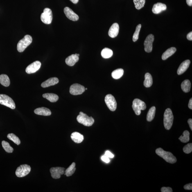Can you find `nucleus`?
Here are the masks:
<instances>
[{
    "label": "nucleus",
    "instance_id": "1",
    "mask_svg": "<svg viewBox=\"0 0 192 192\" xmlns=\"http://www.w3.org/2000/svg\"><path fill=\"white\" fill-rule=\"evenodd\" d=\"M155 153L159 157L162 158L166 162L174 164L177 162V159L171 152L165 151L162 148H159L155 150Z\"/></svg>",
    "mask_w": 192,
    "mask_h": 192
},
{
    "label": "nucleus",
    "instance_id": "2",
    "mask_svg": "<svg viewBox=\"0 0 192 192\" xmlns=\"http://www.w3.org/2000/svg\"><path fill=\"white\" fill-rule=\"evenodd\" d=\"M77 120L79 123L86 126H91L94 123V120L92 117H89L82 112H80Z\"/></svg>",
    "mask_w": 192,
    "mask_h": 192
},
{
    "label": "nucleus",
    "instance_id": "3",
    "mask_svg": "<svg viewBox=\"0 0 192 192\" xmlns=\"http://www.w3.org/2000/svg\"><path fill=\"white\" fill-rule=\"evenodd\" d=\"M174 116L172 111L169 108L165 110L164 115V124L165 128L169 130L173 125Z\"/></svg>",
    "mask_w": 192,
    "mask_h": 192
},
{
    "label": "nucleus",
    "instance_id": "4",
    "mask_svg": "<svg viewBox=\"0 0 192 192\" xmlns=\"http://www.w3.org/2000/svg\"><path fill=\"white\" fill-rule=\"evenodd\" d=\"M33 41L32 37L29 35L25 36L24 38L18 43L17 49L18 51L22 53L31 44Z\"/></svg>",
    "mask_w": 192,
    "mask_h": 192
},
{
    "label": "nucleus",
    "instance_id": "5",
    "mask_svg": "<svg viewBox=\"0 0 192 192\" xmlns=\"http://www.w3.org/2000/svg\"><path fill=\"white\" fill-rule=\"evenodd\" d=\"M132 107L136 115H139L141 114V110L146 109V106L144 101L139 99H135L133 101Z\"/></svg>",
    "mask_w": 192,
    "mask_h": 192
},
{
    "label": "nucleus",
    "instance_id": "6",
    "mask_svg": "<svg viewBox=\"0 0 192 192\" xmlns=\"http://www.w3.org/2000/svg\"><path fill=\"white\" fill-rule=\"evenodd\" d=\"M0 104L12 109L15 108V104L11 98L5 94H0Z\"/></svg>",
    "mask_w": 192,
    "mask_h": 192
},
{
    "label": "nucleus",
    "instance_id": "7",
    "mask_svg": "<svg viewBox=\"0 0 192 192\" xmlns=\"http://www.w3.org/2000/svg\"><path fill=\"white\" fill-rule=\"evenodd\" d=\"M31 169V167L29 165L27 164L20 165L16 170V175L17 177H24L30 173Z\"/></svg>",
    "mask_w": 192,
    "mask_h": 192
},
{
    "label": "nucleus",
    "instance_id": "8",
    "mask_svg": "<svg viewBox=\"0 0 192 192\" xmlns=\"http://www.w3.org/2000/svg\"><path fill=\"white\" fill-rule=\"evenodd\" d=\"M53 13L51 9L45 8L44 12L41 15V20L43 23L46 24H51L53 20Z\"/></svg>",
    "mask_w": 192,
    "mask_h": 192
},
{
    "label": "nucleus",
    "instance_id": "9",
    "mask_svg": "<svg viewBox=\"0 0 192 192\" xmlns=\"http://www.w3.org/2000/svg\"><path fill=\"white\" fill-rule=\"evenodd\" d=\"M105 103L110 110L114 112L117 108V103L114 97L112 94H109L106 96L105 98Z\"/></svg>",
    "mask_w": 192,
    "mask_h": 192
},
{
    "label": "nucleus",
    "instance_id": "10",
    "mask_svg": "<svg viewBox=\"0 0 192 192\" xmlns=\"http://www.w3.org/2000/svg\"><path fill=\"white\" fill-rule=\"evenodd\" d=\"M85 91V87L78 84H72L70 88L69 89L70 93L74 96L82 94Z\"/></svg>",
    "mask_w": 192,
    "mask_h": 192
},
{
    "label": "nucleus",
    "instance_id": "11",
    "mask_svg": "<svg viewBox=\"0 0 192 192\" xmlns=\"http://www.w3.org/2000/svg\"><path fill=\"white\" fill-rule=\"evenodd\" d=\"M65 169L60 167H53L50 169V172L52 177L54 179L60 178L61 176L65 173Z\"/></svg>",
    "mask_w": 192,
    "mask_h": 192
},
{
    "label": "nucleus",
    "instance_id": "12",
    "mask_svg": "<svg viewBox=\"0 0 192 192\" xmlns=\"http://www.w3.org/2000/svg\"><path fill=\"white\" fill-rule=\"evenodd\" d=\"M154 40L153 35L150 34L146 37L144 42L145 50L147 53L151 52L153 48V43Z\"/></svg>",
    "mask_w": 192,
    "mask_h": 192
},
{
    "label": "nucleus",
    "instance_id": "13",
    "mask_svg": "<svg viewBox=\"0 0 192 192\" xmlns=\"http://www.w3.org/2000/svg\"><path fill=\"white\" fill-rule=\"evenodd\" d=\"M41 65V63L39 61H36L27 67L26 72L28 74L35 73L40 69Z\"/></svg>",
    "mask_w": 192,
    "mask_h": 192
},
{
    "label": "nucleus",
    "instance_id": "14",
    "mask_svg": "<svg viewBox=\"0 0 192 192\" xmlns=\"http://www.w3.org/2000/svg\"><path fill=\"white\" fill-rule=\"evenodd\" d=\"M64 14L68 19L73 21H76L79 19V17L71 8L66 7L64 8Z\"/></svg>",
    "mask_w": 192,
    "mask_h": 192
},
{
    "label": "nucleus",
    "instance_id": "15",
    "mask_svg": "<svg viewBox=\"0 0 192 192\" xmlns=\"http://www.w3.org/2000/svg\"><path fill=\"white\" fill-rule=\"evenodd\" d=\"M119 25L117 23H115L112 25L109 29L108 32L109 37L112 38H115L117 36L119 33Z\"/></svg>",
    "mask_w": 192,
    "mask_h": 192
},
{
    "label": "nucleus",
    "instance_id": "16",
    "mask_svg": "<svg viewBox=\"0 0 192 192\" xmlns=\"http://www.w3.org/2000/svg\"><path fill=\"white\" fill-rule=\"evenodd\" d=\"M166 5L162 3H158L154 5L152 11L154 14H158L166 10Z\"/></svg>",
    "mask_w": 192,
    "mask_h": 192
},
{
    "label": "nucleus",
    "instance_id": "17",
    "mask_svg": "<svg viewBox=\"0 0 192 192\" xmlns=\"http://www.w3.org/2000/svg\"><path fill=\"white\" fill-rule=\"evenodd\" d=\"M59 82V80L56 77L50 78L41 84V86L42 88H46L50 86L54 85Z\"/></svg>",
    "mask_w": 192,
    "mask_h": 192
},
{
    "label": "nucleus",
    "instance_id": "18",
    "mask_svg": "<svg viewBox=\"0 0 192 192\" xmlns=\"http://www.w3.org/2000/svg\"><path fill=\"white\" fill-rule=\"evenodd\" d=\"M190 64L191 61L189 60H186L183 62L177 69V74L181 75L185 72L189 68Z\"/></svg>",
    "mask_w": 192,
    "mask_h": 192
},
{
    "label": "nucleus",
    "instance_id": "19",
    "mask_svg": "<svg viewBox=\"0 0 192 192\" xmlns=\"http://www.w3.org/2000/svg\"><path fill=\"white\" fill-rule=\"evenodd\" d=\"M34 113L38 115L48 116L51 114V111L50 109L45 107H39L35 109Z\"/></svg>",
    "mask_w": 192,
    "mask_h": 192
},
{
    "label": "nucleus",
    "instance_id": "20",
    "mask_svg": "<svg viewBox=\"0 0 192 192\" xmlns=\"http://www.w3.org/2000/svg\"><path fill=\"white\" fill-rule=\"evenodd\" d=\"M79 60V57L75 54H73L66 58L65 62L66 64L68 66H72L78 61Z\"/></svg>",
    "mask_w": 192,
    "mask_h": 192
},
{
    "label": "nucleus",
    "instance_id": "21",
    "mask_svg": "<svg viewBox=\"0 0 192 192\" xmlns=\"http://www.w3.org/2000/svg\"><path fill=\"white\" fill-rule=\"evenodd\" d=\"M71 137L72 139L77 143L82 142L84 139L83 136L78 132H73L72 134Z\"/></svg>",
    "mask_w": 192,
    "mask_h": 192
},
{
    "label": "nucleus",
    "instance_id": "22",
    "mask_svg": "<svg viewBox=\"0 0 192 192\" xmlns=\"http://www.w3.org/2000/svg\"><path fill=\"white\" fill-rule=\"evenodd\" d=\"M42 96L52 103L57 101L59 99L58 96L53 93H45L42 95Z\"/></svg>",
    "mask_w": 192,
    "mask_h": 192
},
{
    "label": "nucleus",
    "instance_id": "23",
    "mask_svg": "<svg viewBox=\"0 0 192 192\" xmlns=\"http://www.w3.org/2000/svg\"><path fill=\"white\" fill-rule=\"evenodd\" d=\"M176 51L177 49L175 47H172L169 48L163 53L162 57H161L162 60H166L169 57L173 55Z\"/></svg>",
    "mask_w": 192,
    "mask_h": 192
},
{
    "label": "nucleus",
    "instance_id": "24",
    "mask_svg": "<svg viewBox=\"0 0 192 192\" xmlns=\"http://www.w3.org/2000/svg\"><path fill=\"white\" fill-rule=\"evenodd\" d=\"M143 84L146 88L150 87L153 84V78L150 73H147L145 74V80Z\"/></svg>",
    "mask_w": 192,
    "mask_h": 192
},
{
    "label": "nucleus",
    "instance_id": "25",
    "mask_svg": "<svg viewBox=\"0 0 192 192\" xmlns=\"http://www.w3.org/2000/svg\"><path fill=\"white\" fill-rule=\"evenodd\" d=\"M0 83L5 87L9 86L10 80L7 75L4 74L0 75Z\"/></svg>",
    "mask_w": 192,
    "mask_h": 192
},
{
    "label": "nucleus",
    "instance_id": "26",
    "mask_svg": "<svg viewBox=\"0 0 192 192\" xmlns=\"http://www.w3.org/2000/svg\"><path fill=\"white\" fill-rule=\"evenodd\" d=\"M191 82L188 80L184 81L181 84V88L182 90L185 93L189 92L191 90Z\"/></svg>",
    "mask_w": 192,
    "mask_h": 192
},
{
    "label": "nucleus",
    "instance_id": "27",
    "mask_svg": "<svg viewBox=\"0 0 192 192\" xmlns=\"http://www.w3.org/2000/svg\"><path fill=\"white\" fill-rule=\"evenodd\" d=\"M76 169V163L73 162L67 169L65 170V173L64 174V175L68 177L71 176L74 173Z\"/></svg>",
    "mask_w": 192,
    "mask_h": 192
},
{
    "label": "nucleus",
    "instance_id": "28",
    "mask_svg": "<svg viewBox=\"0 0 192 192\" xmlns=\"http://www.w3.org/2000/svg\"><path fill=\"white\" fill-rule=\"evenodd\" d=\"M101 55L103 58L106 59L110 58L113 55V51L112 50L109 48H105L102 50Z\"/></svg>",
    "mask_w": 192,
    "mask_h": 192
},
{
    "label": "nucleus",
    "instance_id": "29",
    "mask_svg": "<svg viewBox=\"0 0 192 192\" xmlns=\"http://www.w3.org/2000/svg\"><path fill=\"white\" fill-rule=\"evenodd\" d=\"M124 73V71L123 69H117L112 72V78L118 80L121 78L123 76Z\"/></svg>",
    "mask_w": 192,
    "mask_h": 192
},
{
    "label": "nucleus",
    "instance_id": "30",
    "mask_svg": "<svg viewBox=\"0 0 192 192\" xmlns=\"http://www.w3.org/2000/svg\"><path fill=\"white\" fill-rule=\"evenodd\" d=\"M156 108L155 107H152L150 109L147 115V120L150 122L154 119L155 113Z\"/></svg>",
    "mask_w": 192,
    "mask_h": 192
},
{
    "label": "nucleus",
    "instance_id": "31",
    "mask_svg": "<svg viewBox=\"0 0 192 192\" xmlns=\"http://www.w3.org/2000/svg\"><path fill=\"white\" fill-rule=\"evenodd\" d=\"M190 134V133L188 131H185L183 133V135L181 136L179 138V139L183 143L188 142L189 141Z\"/></svg>",
    "mask_w": 192,
    "mask_h": 192
},
{
    "label": "nucleus",
    "instance_id": "32",
    "mask_svg": "<svg viewBox=\"0 0 192 192\" xmlns=\"http://www.w3.org/2000/svg\"><path fill=\"white\" fill-rule=\"evenodd\" d=\"M2 145L3 147L7 153H12L13 152L14 149L12 147L9 143L7 142L3 141L2 142Z\"/></svg>",
    "mask_w": 192,
    "mask_h": 192
},
{
    "label": "nucleus",
    "instance_id": "33",
    "mask_svg": "<svg viewBox=\"0 0 192 192\" xmlns=\"http://www.w3.org/2000/svg\"><path fill=\"white\" fill-rule=\"evenodd\" d=\"M7 137L10 140L13 141V142L18 145L20 144V141L19 138L13 134H9L7 135Z\"/></svg>",
    "mask_w": 192,
    "mask_h": 192
},
{
    "label": "nucleus",
    "instance_id": "34",
    "mask_svg": "<svg viewBox=\"0 0 192 192\" xmlns=\"http://www.w3.org/2000/svg\"><path fill=\"white\" fill-rule=\"evenodd\" d=\"M135 8L138 10L144 7L146 0H133Z\"/></svg>",
    "mask_w": 192,
    "mask_h": 192
},
{
    "label": "nucleus",
    "instance_id": "35",
    "mask_svg": "<svg viewBox=\"0 0 192 192\" xmlns=\"http://www.w3.org/2000/svg\"><path fill=\"white\" fill-rule=\"evenodd\" d=\"M141 28V25L139 24L136 27V31L133 36V41L134 42H136L139 39V35L140 31Z\"/></svg>",
    "mask_w": 192,
    "mask_h": 192
},
{
    "label": "nucleus",
    "instance_id": "36",
    "mask_svg": "<svg viewBox=\"0 0 192 192\" xmlns=\"http://www.w3.org/2000/svg\"><path fill=\"white\" fill-rule=\"evenodd\" d=\"M183 150L184 153L186 154L191 153L192 151V143H188V144L185 146L183 148Z\"/></svg>",
    "mask_w": 192,
    "mask_h": 192
},
{
    "label": "nucleus",
    "instance_id": "37",
    "mask_svg": "<svg viewBox=\"0 0 192 192\" xmlns=\"http://www.w3.org/2000/svg\"><path fill=\"white\" fill-rule=\"evenodd\" d=\"M161 192H172L173 190L170 187H163L161 188Z\"/></svg>",
    "mask_w": 192,
    "mask_h": 192
},
{
    "label": "nucleus",
    "instance_id": "38",
    "mask_svg": "<svg viewBox=\"0 0 192 192\" xmlns=\"http://www.w3.org/2000/svg\"><path fill=\"white\" fill-rule=\"evenodd\" d=\"M101 159L104 162L106 163H109L110 161L109 158L105 155L102 156Z\"/></svg>",
    "mask_w": 192,
    "mask_h": 192
},
{
    "label": "nucleus",
    "instance_id": "39",
    "mask_svg": "<svg viewBox=\"0 0 192 192\" xmlns=\"http://www.w3.org/2000/svg\"><path fill=\"white\" fill-rule=\"evenodd\" d=\"M105 155L110 158H113L114 156V154L111 153L109 151V150H107L105 152Z\"/></svg>",
    "mask_w": 192,
    "mask_h": 192
},
{
    "label": "nucleus",
    "instance_id": "40",
    "mask_svg": "<svg viewBox=\"0 0 192 192\" xmlns=\"http://www.w3.org/2000/svg\"><path fill=\"white\" fill-rule=\"evenodd\" d=\"M184 189L186 190H192V184L189 183L185 185L184 186Z\"/></svg>",
    "mask_w": 192,
    "mask_h": 192
},
{
    "label": "nucleus",
    "instance_id": "41",
    "mask_svg": "<svg viewBox=\"0 0 192 192\" xmlns=\"http://www.w3.org/2000/svg\"><path fill=\"white\" fill-rule=\"evenodd\" d=\"M187 38L188 40L190 41L192 40V32L191 31L188 34L187 36Z\"/></svg>",
    "mask_w": 192,
    "mask_h": 192
},
{
    "label": "nucleus",
    "instance_id": "42",
    "mask_svg": "<svg viewBox=\"0 0 192 192\" xmlns=\"http://www.w3.org/2000/svg\"><path fill=\"white\" fill-rule=\"evenodd\" d=\"M188 123H189L190 128L192 130V119L191 118H190L188 121Z\"/></svg>",
    "mask_w": 192,
    "mask_h": 192
},
{
    "label": "nucleus",
    "instance_id": "43",
    "mask_svg": "<svg viewBox=\"0 0 192 192\" xmlns=\"http://www.w3.org/2000/svg\"><path fill=\"white\" fill-rule=\"evenodd\" d=\"M188 107H189V108L191 109H192V99L191 98L190 99L189 101V104H188Z\"/></svg>",
    "mask_w": 192,
    "mask_h": 192
},
{
    "label": "nucleus",
    "instance_id": "44",
    "mask_svg": "<svg viewBox=\"0 0 192 192\" xmlns=\"http://www.w3.org/2000/svg\"><path fill=\"white\" fill-rule=\"evenodd\" d=\"M186 3L189 6H192V0H186Z\"/></svg>",
    "mask_w": 192,
    "mask_h": 192
},
{
    "label": "nucleus",
    "instance_id": "45",
    "mask_svg": "<svg viewBox=\"0 0 192 192\" xmlns=\"http://www.w3.org/2000/svg\"><path fill=\"white\" fill-rule=\"evenodd\" d=\"M70 1L72 2L74 4H76L78 3L79 1V0H70Z\"/></svg>",
    "mask_w": 192,
    "mask_h": 192
},
{
    "label": "nucleus",
    "instance_id": "46",
    "mask_svg": "<svg viewBox=\"0 0 192 192\" xmlns=\"http://www.w3.org/2000/svg\"><path fill=\"white\" fill-rule=\"evenodd\" d=\"M75 55H77V56L79 57V56H80V54H79L76 53L75 54Z\"/></svg>",
    "mask_w": 192,
    "mask_h": 192
},
{
    "label": "nucleus",
    "instance_id": "47",
    "mask_svg": "<svg viewBox=\"0 0 192 192\" xmlns=\"http://www.w3.org/2000/svg\"><path fill=\"white\" fill-rule=\"evenodd\" d=\"M85 90H87V88H86L85 89Z\"/></svg>",
    "mask_w": 192,
    "mask_h": 192
}]
</instances>
